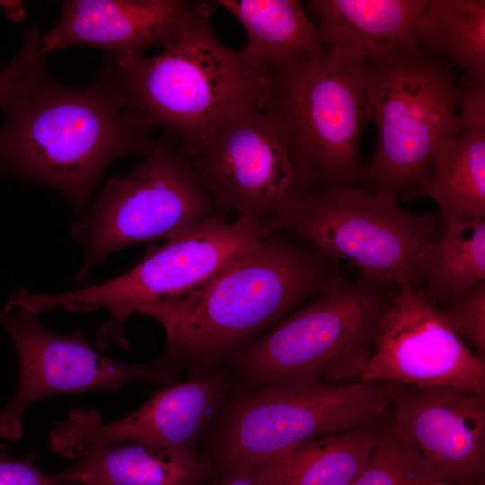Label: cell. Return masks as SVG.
<instances>
[{
	"mask_svg": "<svg viewBox=\"0 0 485 485\" xmlns=\"http://www.w3.org/2000/svg\"><path fill=\"white\" fill-rule=\"evenodd\" d=\"M342 262L287 230L269 233L183 295L137 313L163 329V364L195 373L232 361L287 314L347 278Z\"/></svg>",
	"mask_w": 485,
	"mask_h": 485,
	"instance_id": "1",
	"label": "cell"
},
{
	"mask_svg": "<svg viewBox=\"0 0 485 485\" xmlns=\"http://www.w3.org/2000/svg\"><path fill=\"white\" fill-rule=\"evenodd\" d=\"M0 168L84 206L110 163L154 145L152 128L126 110L108 80L81 88L54 82L40 66L0 109Z\"/></svg>",
	"mask_w": 485,
	"mask_h": 485,
	"instance_id": "2",
	"label": "cell"
},
{
	"mask_svg": "<svg viewBox=\"0 0 485 485\" xmlns=\"http://www.w3.org/2000/svg\"><path fill=\"white\" fill-rule=\"evenodd\" d=\"M204 2L153 57L105 53L100 69L123 107L151 128L174 135L187 155L207 145L242 109L256 103L262 68L225 46Z\"/></svg>",
	"mask_w": 485,
	"mask_h": 485,
	"instance_id": "3",
	"label": "cell"
},
{
	"mask_svg": "<svg viewBox=\"0 0 485 485\" xmlns=\"http://www.w3.org/2000/svg\"><path fill=\"white\" fill-rule=\"evenodd\" d=\"M256 106L315 185L358 184L360 139L373 119L362 66L324 52L263 67Z\"/></svg>",
	"mask_w": 485,
	"mask_h": 485,
	"instance_id": "4",
	"label": "cell"
},
{
	"mask_svg": "<svg viewBox=\"0 0 485 485\" xmlns=\"http://www.w3.org/2000/svg\"><path fill=\"white\" fill-rule=\"evenodd\" d=\"M400 287L347 278L287 314L231 361L245 391L359 380Z\"/></svg>",
	"mask_w": 485,
	"mask_h": 485,
	"instance_id": "5",
	"label": "cell"
},
{
	"mask_svg": "<svg viewBox=\"0 0 485 485\" xmlns=\"http://www.w3.org/2000/svg\"><path fill=\"white\" fill-rule=\"evenodd\" d=\"M362 67L377 144L357 185L398 199L422 182L436 153L458 133L460 90L445 64L420 50Z\"/></svg>",
	"mask_w": 485,
	"mask_h": 485,
	"instance_id": "6",
	"label": "cell"
},
{
	"mask_svg": "<svg viewBox=\"0 0 485 485\" xmlns=\"http://www.w3.org/2000/svg\"><path fill=\"white\" fill-rule=\"evenodd\" d=\"M269 233L256 221L216 215L190 231L149 248L124 274L103 284L58 295L21 290L9 299L13 308L39 313L54 308L74 313L105 309L109 320L97 332L96 347L129 348L124 323L141 306L190 292L207 282L230 260Z\"/></svg>",
	"mask_w": 485,
	"mask_h": 485,
	"instance_id": "7",
	"label": "cell"
},
{
	"mask_svg": "<svg viewBox=\"0 0 485 485\" xmlns=\"http://www.w3.org/2000/svg\"><path fill=\"white\" fill-rule=\"evenodd\" d=\"M443 226L439 213L414 214L389 196L331 182L315 185L267 229L307 239L330 257L357 268L367 280L418 287L416 256Z\"/></svg>",
	"mask_w": 485,
	"mask_h": 485,
	"instance_id": "8",
	"label": "cell"
},
{
	"mask_svg": "<svg viewBox=\"0 0 485 485\" xmlns=\"http://www.w3.org/2000/svg\"><path fill=\"white\" fill-rule=\"evenodd\" d=\"M397 384L322 380L244 391L225 408L215 443L222 468H255L302 443L382 418Z\"/></svg>",
	"mask_w": 485,
	"mask_h": 485,
	"instance_id": "9",
	"label": "cell"
},
{
	"mask_svg": "<svg viewBox=\"0 0 485 485\" xmlns=\"http://www.w3.org/2000/svg\"><path fill=\"white\" fill-rule=\"evenodd\" d=\"M218 214L226 213L201 184L177 137L165 132L135 168L106 180L72 226L85 249L75 280L118 250L173 238Z\"/></svg>",
	"mask_w": 485,
	"mask_h": 485,
	"instance_id": "10",
	"label": "cell"
},
{
	"mask_svg": "<svg viewBox=\"0 0 485 485\" xmlns=\"http://www.w3.org/2000/svg\"><path fill=\"white\" fill-rule=\"evenodd\" d=\"M187 156L224 212L266 229L315 186L290 158L256 103L238 111L207 145Z\"/></svg>",
	"mask_w": 485,
	"mask_h": 485,
	"instance_id": "11",
	"label": "cell"
},
{
	"mask_svg": "<svg viewBox=\"0 0 485 485\" xmlns=\"http://www.w3.org/2000/svg\"><path fill=\"white\" fill-rule=\"evenodd\" d=\"M37 314L21 309L0 310V326L13 342L19 367L14 395L0 410V436L4 438H20L25 410L46 397L91 391L114 392L133 381L170 384L174 379L175 368L158 359L134 365L117 362L95 350L81 330L69 335L54 333L40 324Z\"/></svg>",
	"mask_w": 485,
	"mask_h": 485,
	"instance_id": "12",
	"label": "cell"
},
{
	"mask_svg": "<svg viewBox=\"0 0 485 485\" xmlns=\"http://www.w3.org/2000/svg\"><path fill=\"white\" fill-rule=\"evenodd\" d=\"M227 387L226 376L216 369L170 384L116 421H103L95 410L75 408L49 432L51 451L74 460L95 446L138 443L195 453L196 443L221 411Z\"/></svg>",
	"mask_w": 485,
	"mask_h": 485,
	"instance_id": "13",
	"label": "cell"
},
{
	"mask_svg": "<svg viewBox=\"0 0 485 485\" xmlns=\"http://www.w3.org/2000/svg\"><path fill=\"white\" fill-rule=\"evenodd\" d=\"M359 381L485 392V361L453 331L419 287L404 286L385 314Z\"/></svg>",
	"mask_w": 485,
	"mask_h": 485,
	"instance_id": "14",
	"label": "cell"
},
{
	"mask_svg": "<svg viewBox=\"0 0 485 485\" xmlns=\"http://www.w3.org/2000/svg\"><path fill=\"white\" fill-rule=\"evenodd\" d=\"M388 412L440 480L483 484L485 392L397 384Z\"/></svg>",
	"mask_w": 485,
	"mask_h": 485,
	"instance_id": "15",
	"label": "cell"
},
{
	"mask_svg": "<svg viewBox=\"0 0 485 485\" xmlns=\"http://www.w3.org/2000/svg\"><path fill=\"white\" fill-rule=\"evenodd\" d=\"M203 1L67 0L58 22L42 35L45 55L74 46L101 48L110 55L141 54L164 46L198 13Z\"/></svg>",
	"mask_w": 485,
	"mask_h": 485,
	"instance_id": "16",
	"label": "cell"
},
{
	"mask_svg": "<svg viewBox=\"0 0 485 485\" xmlns=\"http://www.w3.org/2000/svg\"><path fill=\"white\" fill-rule=\"evenodd\" d=\"M428 0H310L317 34L332 59L364 66L419 51V25Z\"/></svg>",
	"mask_w": 485,
	"mask_h": 485,
	"instance_id": "17",
	"label": "cell"
},
{
	"mask_svg": "<svg viewBox=\"0 0 485 485\" xmlns=\"http://www.w3.org/2000/svg\"><path fill=\"white\" fill-rule=\"evenodd\" d=\"M55 473L59 485H202L210 465L195 453L138 443L95 446Z\"/></svg>",
	"mask_w": 485,
	"mask_h": 485,
	"instance_id": "18",
	"label": "cell"
},
{
	"mask_svg": "<svg viewBox=\"0 0 485 485\" xmlns=\"http://www.w3.org/2000/svg\"><path fill=\"white\" fill-rule=\"evenodd\" d=\"M381 419L302 443L255 467L261 485H352L375 447Z\"/></svg>",
	"mask_w": 485,
	"mask_h": 485,
	"instance_id": "19",
	"label": "cell"
},
{
	"mask_svg": "<svg viewBox=\"0 0 485 485\" xmlns=\"http://www.w3.org/2000/svg\"><path fill=\"white\" fill-rule=\"evenodd\" d=\"M244 28L247 40L239 51L244 61L268 67L305 54L325 50L314 24L298 0H216Z\"/></svg>",
	"mask_w": 485,
	"mask_h": 485,
	"instance_id": "20",
	"label": "cell"
},
{
	"mask_svg": "<svg viewBox=\"0 0 485 485\" xmlns=\"http://www.w3.org/2000/svg\"><path fill=\"white\" fill-rule=\"evenodd\" d=\"M459 127L422 182L401 198L433 199L443 219L485 218V127Z\"/></svg>",
	"mask_w": 485,
	"mask_h": 485,
	"instance_id": "21",
	"label": "cell"
},
{
	"mask_svg": "<svg viewBox=\"0 0 485 485\" xmlns=\"http://www.w3.org/2000/svg\"><path fill=\"white\" fill-rule=\"evenodd\" d=\"M415 259L418 287L436 306L448 295L485 280V218L443 219Z\"/></svg>",
	"mask_w": 485,
	"mask_h": 485,
	"instance_id": "22",
	"label": "cell"
},
{
	"mask_svg": "<svg viewBox=\"0 0 485 485\" xmlns=\"http://www.w3.org/2000/svg\"><path fill=\"white\" fill-rule=\"evenodd\" d=\"M421 53L445 57L485 82V1L431 0L419 25Z\"/></svg>",
	"mask_w": 485,
	"mask_h": 485,
	"instance_id": "23",
	"label": "cell"
},
{
	"mask_svg": "<svg viewBox=\"0 0 485 485\" xmlns=\"http://www.w3.org/2000/svg\"><path fill=\"white\" fill-rule=\"evenodd\" d=\"M439 479L387 411L369 459L352 485H428Z\"/></svg>",
	"mask_w": 485,
	"mask_h": 485,
	"instance_id": "24",
	"label": "cell"
},
{
	"mask_svg": "<svg viewBox=\"0 0 485 485\" xmlns=\"http://www.w3.org/2000/svg\"><path fill=\"white\" fill-rule=\"evenodd\" d=\"M435 307L477 357L485 361V280L448 295Z\"/></svg>",
	"mask_w": 485,
	"mask_h": 485,
	"instance_id": "25",
	"label": "cell"
},
{
	"mask_svg": "<svg viewBox=\"0 0 485 485\" xmlns=\"http://www.w3.org/2000/svg\"><path fill=\"white\" fill-rule=\"evenodd\" d=\"M39 37L26 33L20 50L0 71V109L46 60Z\"/></svg>",
	"mask_w": 485,
	"mask_h": 485,
	"instance_id": "26",
	"label": "cell"
},
{
	"mask_svg": "<svg viewBox=\"0 0 485 485\" xmlns=\"http://www.w3.org/2000/svg\"><path fill=\"white\" fill-rule=\"evenodd\" d=\"M8 445L0 444V485H59L55 473L40 471L35 454L22 458L7 455Z\"/></svg>",
	"mask_w": 485,
	"mask_h": 485,
	"instance_id": "27",
	"label": "cell"
},
{
	"mask_svg": "<svg viewBox=\"0 0 485 485\" xmlns=\"http://www.w3.org/2000/svg\"><path fill=\"white\" fill-rule=\"evenodd\" d=\"M222 470L221 475L207 485H261L255 468L231 466Z\"/></svg>",
	"mask_w": 485,
	"mask_h": 485,
	"instance_id": "28",
	"label": "cell"
},
{
	"mask_svg": "<svg viewBox=\"0 0 485 485\" xmlns=\"http://www.w3.org/2000/svg\"><path fill=\"white\" fill-rule=\"evenodd\" d=\"M0 5L12 21H19L24 17V4L21 1H0Z\"/></svg>",
	"mask_w": 485,
	"mask_h": 485,
	"instance_id": "29",
	"label": "cell"
},
{
	"mask_svg": "<svg viewBox=\"0 0 485 485\" xmlns=\"http://www.w3.org/2000/svg\"><path fill=\"white\" fill-rule=\"evenodd\" d=\"M430 485H458V484L445 481H442L440 479H437V480L434 481L432 483H430Z\"/></svg>",
	"mask_w": 485,
	"mask_h": 485,
	"instance_id": "30",
	"label": "cell"
},
{
	"mask_svg": "<svg viewBox=\"0 0 485 485\" xmlns=\"http://www.w3.org/2000/svg\"><path fill=\"white\" fill-rule=\"evenodd\" d=\"M74 485H82V484H74Z\"/></svg>",
	"mask_w": 485,
	"mask_h": 485,
	"instance_id": "31",
	"label": "cell"
},
{
	"mask_svg": "<svg viewBox=\"0 0 485 485\" xmlns=\"http://www.w3.org/2000/svg\"><path fill=\"white\" fill-rule=\"evenodd\" d=\"M436 480H437V479H436ZM435 481H436V480H435ZM432 482H433V481H432ZM432 482H431V483H432ZM428 485H430V484H428Z\"/></svg>",
	"mask_w": 485,
	"mask_h": 485,
	"instance_id": "32",
	"label": "cell"
}]
</instances>
